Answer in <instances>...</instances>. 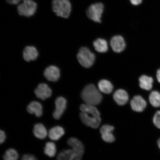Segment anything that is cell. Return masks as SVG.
Returning <instances> with one entry per match:
<instances>
[{
	"mask_svg": "<svg viewBox=\"0 0 160 160\" xmlns=\"http://www.w3.org/2000/svg\"><path fill=\"white\" fill-rule=\"evenodd\" d=\"M81 97L85 103L95 106L99 104L102 99L101 92L93 84L86 86L82 91Z\"/></svg>",
	"mask_w": 160,
	"mask_h": 160,
	"instance_id": "2",
	"label": "cell"
},
{
	"mask_svg": "<svg viewBox=\"0 0 160 160\" xmlns=\"http://www.w3.org/2000/svg\"><path fill=\"white\" fill-rule=\"evenodd\" d=\"M75 158L71 149H66L60 152L57 160H75Z\"/></svg>",
	"mask_w": 160,
	"mask_h": 160,
	"instance_id": "22",
	"label": "cell"
},
{
	"mask_svg": "<svg viewBox=\"0 0 160 160\" xmlns=\"http://www.w3.org/2000/svg\"><path fill=\"white\" fill-rule=\"evenodd\" d=\"M139 81L140 87L142 89L150 91L152 88L153 79L152 77L142 75L139 78Z\"/></svg>",
	"mask_w": 160,
	"mask_h": 160,
	"instance_id": "19",
	"label": "cell"
},
{
	"mask_svg": "<svg viewBox=\"0 0 160 160\" xmlns=\"http://www.w3.org/2000/svg\"><path fill=\"white\" fill-rule=\"evenodd\" d=\"M33 132L36 137L41 139H45L48 134L45 126L41 123H38L35 125Z\"/></svg>",
	"mask_w": 160,
	"mask_h": 160,
	"instance_id": "18",
	"label": "cell"
},
{
	"mask_svg": "<svg viewBox=\"0 0 160 160\" xmlns=\"http://www.w3.org/2000/svg\"><path fill=\"white\" fill-rule=\"evenodd\" d=\"M38 52L37 50L33 46H28L23 52V57L26 61H34L37 58Z\"/></svg>",
	"mask_w": 160,
	"mask_h": 160,
	"instance_id": "15",
	"label": "cell"
},
{
	"mask_svg": "<svg viewBox=\"0 0 160 160\" xmlns=\"http://www.w3.org/2000/svg\"><path fill=\"white\" fill-rule=\"evenodd\" d=\"M57 152V147L55 144L52 142H48L46 144L44 153L49 157L52 158L54 157Z\"/></svg>",
	"mask_w": 160,
	"mask_h": 160,
	"instance_id": "24",
	"label": "cell"
},
{
	"mask_svg": "<svg viewBox=\"0 0 160 160\" xmlns=\"http://www.w3.org/2000/svg\"><path fill=\"white\" fill-rule=\"evenodd\" d=\"M153 122L155 127L160 129V111H157L153 117Z\"/></svg>",
	"mask_w": 160,
	"mask_h": 160,
	"instance_id": "26",
	"label": "cell"
},
{
	"mask_svg": "<svg viewBox=\"0 0 160 160\" xmlns=\"http://www.w3.org/2000/svg\"><path fill=\"white\" fill-rule=\"evenodd\" d=\"M35 93L38 98L45 100L51 97L52 91L47 84L42 83L35 89Z\"/></svg>",
	"mask_w": 160,
	"mask_h": 160,
	"instance_id": "9",
	"label": "cell"
},
{
	"mask_svg": "<svg viewBox=\"0 0 160 160\" xmlns=\"http://www.w3.org/2000/svg\"><path fill=\"white\" fill-rule=\"evenodd\" d=\"M37 3L33 0H23L18 7V11L20 15L31 17L35 14L37 9Z\"/></svg>",
	"mask_w": 160,
	"mask_h": 160,
	"instance_id": "5",
	"label": "cell"
},
{
	"mask_svg": "<svg viewBox=\"0 0 160 160\" xmlns=\"http://www.w3.org/2000/svg\"><path fill=\"white\" fill-rule=\"evenodd\" d=\"M149 101L155 108L160 107V93L157 91L151 92L149 96Z\"/></svg>",
	"mask_w": 160,
	"mask_h": 160,
	"instance_id": "23",
	"label": "cell"
},
{
	"mask_svg": "<svg viewBox=\"0 0 160 160\" xmlns=\"http://www.w3.org/2000/svg\"><path fill=\"white\" fill-rule=\"evenodd\" d=\"M114 100L118 105H124L129 100V96L127 92L122 89H118L113 95Z\"/></svg>",
	"mask_w": 160,
	"mask_h": 160,
	"instance_id": "14",
	"label": "cell"
},
{
	"mask_svg": "<svg viewBox=\"0 0 160 160\" xmlns=\"http://www.w3.org/2000/svg\"><path fill=\"white\" fill-rule=\"evenodd\" d=\"M104 6L101 3L93 4L90 6L87 11V15L89 19L96 22L101 23Z\"/></svg>",
	"mask_w": 160,
	"mask_h": 160,
	"instance_id": "6",
	"label": "cell"
},
{
	"mask_svg": "<svg viewBox=\"0 0 160 160\" xmlns=\"http://www.w3.org/2000/svg\"><path fill=\"white\" fill-rule=\"evenodd\" d=\"M55 109L53 113V117L56 119L61 118L67 108V100L63 97H59L55 101Z\"/></svg>",
	"mask_w": 160,
	"mask_h": 160,
	"instance_id": "8",
	"label": "cell"
},
{
	"mask_svg": "<svg viewBox=\"0 0 160 160\" xmlns=\"http://www.w3.org/2000/svg\"><path fill=\"white\" fill-rule=\"evenodd\" d=\"M157 77L158 81L160 83V69L157 72Z\"/></svg>",
	"mask_w": 160,
	"mask_h": 160,
	"instance_id": "31",
	"label": "cell"
},
{
	"mask_svg": "<svg viewBox=\"0 0 160 160\" xmlns=\"http://www.w3.org/2000/svg\"><path fill=\"white\" fill-rule=\"evenodd\" d=\"M27 109L29 113L34 114L37 117H40L42 115V106L39 102L37 101L31 102L28 105Z\"/></svg>",
	"mask_w": 160,
	"mask_h": 160,
	"instance_id": "16",
	"label": "cell"
},
{
	"mask_svg": "<svg viewBox=\"0 0 160 160\" xmlns=\"http://www.w3.org/2000/svg\"><path fill=\"white\" fill-rule=\"evenodd\" d=\"M67 142L74 155L75 160H81L84 153V147L82 142L76 138H71Z\"/></svg>",
	"mask_w": 160,
	"mask_h": 160,
	"instance_id": "7",
	"label": "cell"
},
{
	"mask_svg": "<svg viewBox=\"0 0 160 160\" xmlns=\"http://www.w3.org/2000/svg\"><path fill=\"white\" fill-rule=\"evenodd\" d=\"M142 0H130L131 3L134 5H138L142 3Z\"/></svg>",
	"mask_w": 160,
	"mask_h": 160,
	"instance_id": "30",
	"label": "cell"
},
{
	"mask_svg": "<svg viewBox=\"0 0 160 160\" xmlns=\"http://www.w3.org/2000/svg\"><path fill=\"white\" fill-rule=\"evenodd\" d=\"M157 144L158 147V148L160 150V138L158 141Z\"/></svg>",
	"mask_w": 160,
	"mask_h": 160,
	"instance_id": "32",
	"label": "cell"
},
{
	"mask_svg": "<svg viewBox=\"0 0 160 160\" xmlns=\"http://www.w3.org/2000/svg\"><path fill=\"white\" fill-rule=\"evenodd\" d=\"M132 109L137 112H141L144 110L147 106L145 100L141 96H135L131 102Z\"/></svg>",
	"mask_w": 160,
	"mask_h": 160,
	"instance_id": "10",
	"label": "cell"
},
{
	"mask_svg": "<svg viewBox=\"0 0 160 160\" xmlns=\"http://www.w3.org/2000/svg\"><path fill=\"white\" fill-rule=\"evenodd\" d=\"M21 160H38L34 156L31 154H25L22 157Z\"/></svg>",
	"mask_w": 160,
	"mask_h": 160,
	"instance_id": "27",
	"label": "cell"
},
{
	"mask_svg": "<svg viewBox=\"0 0 160 160\" xmlns=\"http://www.w3.org/2000/svg\"><path fill=\"white\" fill-rule=\"evenodd\" d=\"M98 88L100 92L105 94L112 93L113 90V86L111 82L107 80H102L98 83Z\"/></svg>",
	"mask_w": 160,
	"mask_h": 160,
	"instance_id": "20",
	"label": "cell"
},
{
	"mask_svg": "<svg viewBox=\"0 0 160 160\" xmlns=\"http://www.w3.org/2000/svg\"><path fill=\"white\" fill-rule=\"evenodd\" d=\"M52 9L58 17L67 18L71 14V5L69 0H53Z\"/></svg>",
	"mask_w": 160,
	"mask_h": 160,
	"instance_id": "3",
	"label": "cell"
},
{
	"mask_svg": "<svg viewBox=\"0 0 160 160\" xmlns=\"http://www.w3.org/2000/svg\"><path fill=\"white\" fill-rule=\"evenodd\" d=\"M21 0H7L8 3L12 5H16Z\"/></svg>",
	"mask_w": 160,
	"mask_h": 160,
	"instance_id": "29",
	"label": "cell"
},
{
	"mask_svg": "<svg viewBox=\"0 0 160 160\" xmlns=\"http://www.w3.org/2000/svg\"><path fill=\"white\" fill-rule=\"evenodd\" d=\"M6 139V135L4 132L1 130L0 131V143H2Z\"/></svg>",
	"mask_w": 160,
	"mask_h": 160,
	"instance_id": "28",
	"label": "cell"
},
{
	"mask_svg": "<svg viewBox=\"0 0 160 160\" xmlns=\"http://www.w3.org/2000/svg\"><path fill=\"white\" fill-rule=\"evenodd\" d=\"M3 158L4 160H18L19 154L15 149H9L5 152Z\"/></svg>",
	"mask_w": 160,
	"mask_h": 160,
	"instance_id": "25",
	"label": "cell"
},
{
	"mask_svg": "<svg viewBox=\"0 0 160 160\" xmlns=\"http://www.w3.org/2000/svg\"><path fill=\"white\" fill-rule=\"evenodd\" d=\"M112 48L116 52L120 53L125 49L126 44L124 39L121 36H115L111 41Z\"/></svg>",
	"mask_w": 160,
	"mask_h": 160,
	"instance_id": "13",
	"label": "cell"
},
{
	"mask_svg": "<svg viewBox=\"0 0 160 160\" xmlns=\"http://www.w3.org/2000/svg\"><path fill=\"white\" fill-rule=\"evenodd\" d=\"M44 75L49 81L56 82L60 77V71L58 68L55 66H50L45 70Z\"/></svg>",
	"mask_w": 160,
	"mask_h": 160,
	"instance_id": "12",
	"label": "cell"
},
{
	"mask_svg": "<svg viewBox=\"0 0 160 160\" xmlns=\"http://www.w3.org/2000/svg\"><path fill=\"white\" fill-rule=\"evenodd\" d=\"M93 46L96 51L99 52L105 53L108 51V43L104 39L99 38L96 40L94 42Z\"/></svg>",
	"mask_w": 160,
	"mask_h": 160,
	"instance_id": "21",
	"label": "cell"
},
{
	"mask_svg": "<svg viewBox=\"0 0 160 160\" xmlns=\"http://www.w3.org/2000/svg\"><path fill=\"white\" fill-rule=\"evenodd\" d=\"M80 110L81 112L80 117L85 125L94 129L99 127L101 121V114L95 106L83 104L80 107Z\"/></svg>",
	"mask_w": 160,
	"mask_h": 160,
	"instance_id": "1",
	"label": "cell"
},
{
	"mask_svg": "<svg viewBox=\"0 0 160 160\" xmlns=\"http://www.w3.org/2000/svg\"><path fill=\"white\" fill-rule=\"evenodd\" d=\"M114 129L113 126L108 125H103L100 129L102 139L108 143L113 142L115 141V138L112 132Z\"/></svg>",
	"mask_w": 160,
	"mask_h": 160,
	"instance_id": "11",
	"label": "cell"
},
{
	"mask_svg": "<svg viewBox=\"0 0 160 160\" xmlns=\"http://www.w3.org/2000/svg\"><path fill=\"white\" fill-rule=\"evenodd\" d=\"M64 129L60 126H56L49 130L48 136L50 139L53 141L59 140L64 135Z\"/></svg>",
	"mask_w": 160,
	"mask_h": 160,
	"instance_id": "17",
	"label": "cell"
},
{
	"mask_svg": "<svg viewBox=\"0 0 160 160\" xmlns=\"http://www.w3.org/2000/svg\"><path fill=\"white\" fill-rule=\"evenodd\" d=\"M79 63L83 67L89 68L92 67L95 61L94 54L87 48L82 47L80 49L77 55Z\"/></svg>",
	"mask_w": 160,
	"mask_h": 160,
	"instance_id": "4",
	"label": "cell"
}]
</instances>
